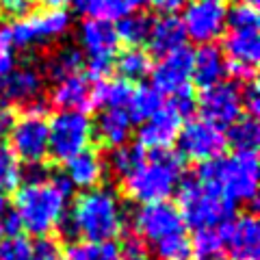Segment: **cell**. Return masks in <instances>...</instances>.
Wrapping results in <instances>:
<instances>
[{
    "instance_id": "8",
    "label": "cell",
    "mask_w": 260,
    "mask_h": 260,
    "mask_svg": "<svg viewBox=\"0 0 260 260\" xmlns=\"http://www.w3.org/2000/svg\"><path fill=\"white\" fill-rule=\"evenodd\" d=\"M80 54L87 63V70L93 78L104 80L119 54V39L115 32V24L107 20H85L78 28Z\"/></svg>"
},
{
    "instance_id": "3",
    "label": "cell",
    "mask_w": 260,
    "mask_h": 260,
    "mask_svg": "<svg viewBox=\"0 0 260 260\" xmlns=\"http://www.w3.org/2000/svg\"><path fill=\"white\" fill-rule=\"evenodd\" d=\"M182 182L180 154L162 150L152 152L124 178V191L137 204H156L167 202Z\"/></svg>"
},
{
    "instance_id": "17",
    "label": "cell",
    "mask_w": 260,
    "mask_h": 260,
    "mask_svg": "<svg viewBox=\"0 0 260 260\" xmlns=\"http://www.w3.org/2000/svg\"><path fill=\"white\" fill-rule=\"evenodd\" d=\"M182 128V117L180 113L174 111L169 104L165 102L162 109H158L152 117L141 121L139 135L137 139L143 150H152V152H162L169 150L178 139V133Z\"/></svg>"
},
{
    "instance_id": "33",
    "label": "cell",
    "mask_w": 260,
    "mask_h": 260,
    "mask_svg": "<svg viewBox=\"0 0 260 260\" xmlns=\"http://www.w3.org/2000/svg\"><path fill=\"white\" fill-rule=\"evenodd\" d=\"M154 258L156 260H195L191 239L184 232H176L154 243Z\"/></svg>"
},
{
    "instance_id": "47",
    "label": "cell",
    "mask_w": 260,
    "mask_h": 260,
    "mask_svg": "<svg viewBox=\"0 0 260 260\" xmlns=\"http://www.w3.org/2000/svg\"><path fill=\"white\" fill-rule=\"evenodd\" d=\"M5 217V215H3ZM3 217H0V219H3ZM0 239H3V228H0Z\"/></svg>"
},
{
    "instance_id": "1",
    "label": "cell",
    "mask_w": 260,
    "mask_h": 260,
    "mask_svg": "<svg viewBox=\"0 0 260 260\" xmlns=\"http://www.w3.org/2000/svg\"><path fill=\"white\" fill-rule=\"evenodd\" d=\"M22 180L13 198V213L24 230L39 239L50 237L63 223L74 186L65 176H48L42 165L30 167Z\"/></svg>"
},
{
    "instance_id": "7",
    "label": "cell",
    "mask_w": 260,
    "mask_h": 260,
    "mask_svg": "<svg viewBox=\"0 0 260 260\" xmlns=\"http://www.w3.org/2000/svg\"><path fill=\"white\" fill-rule=\"evenodd\" d=\"M93 139V121L87 113L59 111L48 121V156L68 162L83 150H89Z\"/></svg>"
},
{
    "instance_id": "5",
    "label": "cell",
    "mask_w": 260,
    "mask_h": 260,
    "mask_svg": "<svg viewBox=\"0 0 260 260\" xmlns=\"http://www.w3.org/2000/svg\"><path fill=\"white\" fill-rule=\"evenodd\" d=\"M178 213L182 223L198 230H217L234 217V202L217 189L215 184L198 178L180 182L178 186Z\"/></svg>"
},
{
    "instance_id": "28",
    "label": "cell",
    "mask_w": 260,
    "mask_h": 260,
    "mask_svg": "<svg viewBox=\"0 0 260 260\" xmlns=\"http://www.w3.org/2000/svg\"><path fill=\"white\" fill-rule=\"evenodd\" d=\"M63 260H121V251L117 243L113 241L107 243L74 241L63 251Z\"/></svg>"
},
{
    "instance_id": "39",
    "label": "cell",
    "mask_w": 260,
    "mask_h": 260,
    "mask_svg": "<svg viewBox=\"0 0 260 260\" xmlns=\"http://www.w3.org/2000/svg\"><path fill=\"white\" fill-rule=\"evenodd\" d=\"M32 9V0H0V15L11 20H22Z\"/></svg>"
},
{
    "instance_id": "31",
    "label": "cell",
    "mask_w": 260,
    "mask_h": 260,
    "mask_svg": "<svg viewBox=\"0 0 260 260\" xmlns=\"http://www.w3.org/2000/svg\"><path fill=\"white\" fill-rule=\"evenodd\" d=\"M228 143H232L241 152H256L260 143V126L256 117L241 115L234 124L230 126V133L225 135Z\"/></svg>"
},
{
    "instance_id": "24",
    "label": "cell",
    "mask_w": 260,
    "mask_h": 260,
    "mask_svg": "<svg viewBox=\"0 0 260 260\" xmlns=\"http://www.w3.org/2000/svg\"><path fill=\"white\" fill-rule=\"evenodd\" d=\"M150 0H72L74 9L87 20H121L128 13L145 7Z\"/></svg>"
},
{
    "instance_id": "10",
    "label": "cell",
    "mask_w": 260,
    "mask_h": 260,
    "mask_svg": "<svg viewBox=\"0 0 260 260\" xmlns=\"http://www.w3.org/2000/svg\"><path fill=\"white\" fill-rule=\"evenodd\" d=\"M228 0H191L184 5L182 26L186 39L200 46H213L228 28Z\"/></svg>"
},
{
    "instance_id": "6",
    "label": "cell",
    "mask_w": 260,
    "mask_h": 260,
    "mask_svg": "<svg viewBox=\"0 0 260 260\" xmlns=\"http://www.w3.org/2000/svg\"><path fill=\"white\" fill-rule=\"evenodd\" d=\"M72 28V15L63 9H44L24 15L7 26L13 48H39L59 42Z\"/></svg>"
},
{
    "instance_id": "48",
    "label": "cell",
    "mask_w": 260,
    "mask_h": 260,
    "mask_svg": "<svg viewBox=\"0 0 260 260\" xmlns=\"http://www.w3.org/2000/svg\"><path fill=\"white\" fill-rule=\"evenodd\" d=\"M0 109H5V107H0Z\"/></svg>"
},
{
    "instance_id": "21",
    "label": "cell",
    "mask_w": 260,
    "mask_h": 260,
    "mask_svg": "<svg viewBox=\"0 0 260 260\" xmlns=\"http://www.w3.org/2000/svg\"><path fill=\"white\" fill-rule=\"evenodd\" d=\"M104 160L100 158V154L93 150H83L76 156H72L65 162V178L72 182V186H78V189H95L102 182L104 176Z\"/></svg>"
},
{
    "instance_id": "22",
    "label": "cell",
    "mask_w": 260,
    "mask_h": 260,
    "mask_svg": "<svg viewBox=\"0 0 260 260\" xmlns=\"http://www.w3.org/2000/svg\"><path fill=\"white\" fill-rule=\"evenodd\" d=\"M148 44L150 50L158 56H165L169 52L184 48L186 35L184 26L178 15H158L156 20L150 22V32H148Z\"/></svg>"
},
{
    "instance_id": "23",
    "label": "cell",
    "mask_w": 260,
    "mask_h": 260,
    "mask_svg": "<svg viewBox=\"0 0 260 260\" xmlns=\"http://www.w3.org/2000/svg\"><path fill=\"white\" fill-rule=\"evenodd\" d=\"M228 61L217 46H202L198 52H193V83L202 89H208L225 80Z\"/></svg>"
},
{
    "instance_id": "46",
    "label": "cell",
    "mask_w": 260,
    "mask_h": 260,
    "mask_svg": "<svg viewBox=\"0 0 260 260\" xmlns=\"http://www.w3.org/2000/svg\"><path fill=\"white\" fill-rule=\"evenodd\" d=\"M208 260H225V258H221V256H217V258H208Z\"/></svg>"
},
{
    "instance_id": "35",
    "label": "cell",
    "mask_w": 260,
    "mask_h": 260,
    "mask_svg": "<svg viewBox=\"0 0 260 260\" xmlns=\"http://www.w3.org/2000/svg\"><path fill=\"white\" fill-rule=\"evenodd\" d=\"M191 247H193V258H200V260L217 258L219 251L223 249L219 228L217 230H198L195 237L191 239Z\"/></svg>"
},
{
    "instance_id": "13",
    "label": "cell",
    "mask_w": 260,
    "mask_h": 260,
    "mask_svg": "<svg viewBox=\"0 0 260 260\" xmlns=\"http://www.w3.org/2000/svg\"><path fill=\"white\" fill-rule=\"evenodd\" d=\"M202 111V119L217 128H230L243 115L241 89L237 83H219L202 91L200 100L195 102Z\"/></svg>"
},
{
    "instance_id": "18",
    "label": "cell",
    "mask_w": 260,
    "mask_h": 260,
    "mask_svg": "<svg viewBox=\"0 0 260 260\" xmlns=\"http://www.w3.org/2000/svg\"><path fill=\"white\" fill-rule=\"evenodd\" d=\"M44 91V76L37 68L22 65L0 76V107L7 104H35Z\"/></svg>"
},
{
    "instance_id": "44",
    "label": "cell",
    "mask_w": 260,
    "mask_h": 260,
    "mask_svg": "<svg viewBox=\"0 0 260 260\" xmlns=\"http://www.w3.org/2000/svg\"><path fill=\"white\" fill-rule=\"evenodd\" d=\"M68 3H72V0H44V5L48 9H63Z\"/></svg>"
},
{
    "instance_id": "29",
    "label": "cell",
    "mask_w": 260,
    "mask_h": 260,
    "mask_svg": "<svg viewBox=\"0 0 260 260\" xmlns=\"http://www.w3.org/2000/svg\"><path fill=\"white\" fill-rule=\"evenodd\" d=\"M83 65H85V59H83V54H80L78 48L65 46L59 52H54L50 56V61L46 65V74L56 83V80H61V78L80 74Z\"/></svg>"
},
{
    "instance_id": "16",
    "label": "cell",
    "mask_w": 260,
    "mask_h": 260,
    "mask_svg": "<svg viewBox=\"0 0 260 260\" xmlns=\"http://www.w3.org/2000/svg\"><path fill=\"white\" fill-rule=\"evenodd\" d=\"M223 247L237 260H256L260 254V223L258 217L243 213L232 217L228 223L219 228Z\"/></svg>"
},
{
    "instance_id": "45",
    "label": "cell",
    "mask_w": 260,
    "mask_h": 260,
    "mask_svg": "<svg viewBox=\"0 0 260 260\" xmlns=\"http://www.w3.org/2000/svg\"><path fill=\"white\" fill-rule=\"evenodd\" d=\"M241 5H249V7H256L258 5V0H239Z\"/></svg>"
},
{
    "instance_id": "26",
    "label": "cell",
    "mask_w": 260,
    "mask_h": 260,
    "mask_svg": "<svg viewBox=\"0 0 260 260\" xmlns=\"http://www.w3.org/2000/svg\"><path fill=\"white\" fill-rule=\"evenodd\" d=\"M133 87L121 78H104L91 89V107L104 109H126Z\"/></svg>"
},
{
    "instance_id": "40",
    "label": "cell",
    "mask_w": 260,
    "mask_h": 260,
    "mask_svg": "<svg viewBox=\"0 0 260 260\" xmlns=\"http://www.w3.org/2000/svg\"><path fill=\"white\" fill-rule=\"evenodd\" d=\"M241 102H243V113H249V117H256L260 111V93L256 83H245L241 91Z\"/></svg>"
},
{
    "instance_id": "9",
    "label": "cell",
    "mask_w": 260,
    "mask_h": 260,
    "mask_svg": "<svg viewBox=\"0 0 260 260\" xmlns=\"http://www.w3.org/2000/svg\"><path fill=\"white\" fill-rule=\"evenodd\" d=\"M11 152L20 162L35 167L42 165L48 156V119L44 117V107L30 104L26 115L15 119L11 128Z\"/></svg>"
},
{
    "instance_id": "38",
    "label": "cell",
    "mask_w": 260,
    "mask_h": 260,
    "mask_svg": "<svg viewBox=\"0 0 260 260\" xmlns=\"http://www.w3.org/2000/svg\"><path fill=\"white\" fill-rule=\"evenodd\" d=\"M169 107H172L174 111H178L180 113V117L184 119V117H189L191 113H193V109H195V95H193V89L189 87V89H182V91H178V93H174L172 98H169Z\"/></svg>"
},
{
    "instance_id": "43",
    "label": "cell",
    "mask_w": 260,
    "mask_h": 260,
    "mask_svg": "<svg viewBox=\"0 0 260 260\" xmlns=\"http://www.w3.org/2000/svg\"><path fill=\"white\" fill-rule=\"evenodd\" d=\"M15 124V115L9 109H0V143H3L5 137L11 135V128Z\"/></svg>"
},
{
    "instance_id": "2",
    "label": "cell",
    "mask_w": 260,
    "mask_h": 260,
    "mask_svg": "<svg viewBox=\"0 0 260 260\" xmlns=\"http://www.w3.org/2000/svg\"><path fill=\"white\" fill-rule=\"evenodd\" d=\"M128 215L124 202L111 186L83 191L68 215V234L87 243L115 241L126 230Z\"/></svg>"
},
{
    "instance_id": "36",
    "label": "cell",
    "mask_w": 260,
    "mask_h": 260,
    "mask_svg": "<svg viewBox=\"0 0 260 260\" xmlns=\"http://www.w3.org/2000/svg\"><path fill=\"white\" fill-rule=\"evenodd\" d=\"M0 260H32V243L24 237H5L0 241Z\"/></svg>"
},
{
    "instance_id": "15",
    "label": "cell",
    "mask_w": 260,
    "mask_h": 260,
    "mask_svg": "<svg viewBox=\"0 0 260 260\" xmlns=\"http://www.w3.org/2000/svg\"><path fill=\"white\" fill-rule=\"evenodd\" d=\"M152 87L160 93L174 95L182 89L191 87L193 80V50L178 48V50L160 56L156 65H152Z\"/></svg>"
},
{
    "instance_id": "12",
    "label": "cell",
    "mask_w": 260,
    "mask_h": 260,
    "mask_svg": "<svg viewBox=\"0 0 260 260\" xmlns=\"http://www.w3.org/2000/svg\"><path fill=\"white\" fill-rule=\"evenodd\" d=\"M176 143L178 150H180V158L195 160L202 165V162H210L221 156L228 145V139L221 128L198 117L182 124Z\"/></svg>"
},
{
    "instance_id": "4",
    "label": "cell",
    "mask_w": 260,
    "mask_h": 260,
    "mask_svg": "<svg viewBox=\"0 0 260 260\" xmlns=\"http://www.w3.org/2000/svg\"><path fill=\"white\" fill-rule=\"evenodd\" d=\"M198 180L215 184L225 198L237 202H256L258 195V154L237 150L230 156H219L210 162H202Z\"/></svg>"
},
{
    "instance_id": "32",
    "label": "cell",
    "mask_w": 260,
    "mask_h": 260,
    "mask_svg": "<svg viewBox=\"0 0 260 260\" xmlns=\"http://www.w3.org/2000/svg\"><path fill=\"white\" fill-rule=\"evenodd\" d=\"M145 158V150L141 148V145H119V148H113L109 158H107V165L111 169V174H115L119 180H124V178L133 172V169L139 165V162Z\"/></svg>"
},
{
    "instance_id": "19",
    "label": "cell",
    "mask_w": 260,
    "mask_h": 260,
    "mask_svg": "<svg viewBox=\"0 0 260 260\" xmlns=\"http://www.w3.org/2000/svg\"><path fill=\"white\" fill-rule=\"evenodd\" d=\"M91 83L85 74H74L68 78L56 80L52 91H50V102L61 111H80L85 113L91 109Z\"/></svg>"
},
{
    "instance_id": "27",
    "label": "cell",
    "mask_w": 260,
    "mask_h": 260,
    "mask_svg": "<svg viewBox=\"0 0 260 260\" xmlns=\"http://www.w3.org/2000/svg\"><path fill=\"white\" fill-rule=\"evenodd\" d=\"M162 93L156 91L152 85H139L137 89H133L128 100V115L133 121H145L148 117H152L158 109H162Z\"/></svg>"
},
{
    "instance_id": "11",
    "label": "cell",
    "mask_w": 260,
    "mask_h": 260,
    "mask_svg": "<svg viewBox=\"0 0 260 260\" xmlns=\"http://www.w3.org/2000/svg\"><path fill=\"white\" fill-rule=\"evenodd\" d=\"M221 52L228 61V74L243 83H254L260 59L258 26H228Z\"/></svg>"
},
{
    "instance_id": "30",
    "label": "cell",
    "mask_w": 260,
    "mask_h": 260,
    "mask_svg": "<svg viewBox=\"0 0 260 260\" xmlns=\"http://www.w3.org/2000/svg\"><path fill=\"white\" fill-rule=\"evenodd\" d=\"M150 18L143 15L141 11L128 13L115 24V32L119 42H126L130 48L141 46L143 42H148V32H150Z\"/></svg>"
},
{
    "instance_id": "25",
    "label": "cell",
    "mask_w": 260,
    "mask_h": 260,
    "mask_svg": "<svg viewBox=\"0 0 260 260\" xmlns=\"http://www.w3.org/2000/svg\"><path fill=\"white\" fill-rule=\"evenodd\" d=\"M152 56L141 46L126 48L121 54L115 56V70L119 72V78L126 83H141L152 72Z\"/></svg>"
},
{
    "instance_id": "34",
    "label": "cell",
    "mask_w": 260,
    "mask_h": 260,
    "mask_svg": "<svg viewBox=\"0 0 260 260\" xmlns=\"http://www.w3.org/2000/svg\"><path fill=\"white\" fill-rule=\"evenodd\" d=\"M22 167L20 160L13 156V152L0 143V193H7L11 189H18L22 182Z\"/></svg>"
},
{
    "instance_id": "42",
    "label": "cell",
    "mask_w": 260,
    "mask_h": 260,
    "mask_svg": "<svg viewBox=\"0 0 260 260\" xmlns=\"http://www.w3.org/2000/svg\"><path fill=\"white\" fill-rule=\"evenodd\" d=\"M150 3L156 7L162 15H176V11L182 9L189 0H150Z\"/></svg>"
},
{
    "instance_id": "20",
    "label": "cell",
    "mask_w": 260,
    "mask_h": 260,
    "mask_svg": "<svg viewBox=\"0 0 260 260\" xmlns=\"http://www.w3.org/2000/svg\"><path fill=\"white\" fill-rule=\"evenodd\" d=\"M130 135H133V119H130L126 109H104L100 111L95 124L93 137L107 148H119L126 145Z\"/></svg>"
},
{
    "instance_id": "41",
    "label": "cell",
    "mask_w": 260,
    "mask_h": 260,
    "mask_svg": "<svg viewBox=\"0 0 260 260\" xmlns=\"http://www.w3.org/2000/svg\"><path fill=\"white\" fill-rule=\"evenodd\" d=\"M119 251H121V260H152L148 249L143 245V241H139V239L126 241L124 245L119 247Z\"/></svg>"
},
{
    "instance_id": "37",
    "label": "cell",
    "mask_w": 260,
    "mask_h": 260,
    "mask_svg": "<svg viewBox=\"0 0 260 260\" xmlns=\"http://www.w3.org/2000/svg\"><path fill=\"white\" fill-rule=\"evenodd\" d=\"M32 260H63V249L59 245V241H54L52 237H44L35 241V245H32Z\"/></svg>"
},
{
    "instance_id": "14",
    "label": "cell",
    "mask_w": 260,
    "mask_h": 260,
    "mask_svg": "<svg viewBox=\"0 0 260 260\" xmlns=\"http://www.w3.org/2000/svg\"><path fill=\"white\" fill-rule=\"evenodd\" d=\"M133 228L137 237L145 243H156L176 232H182V217L178 208L169 202H156V204H143L133 215Z\"/></svg>"
}]
</instances>
